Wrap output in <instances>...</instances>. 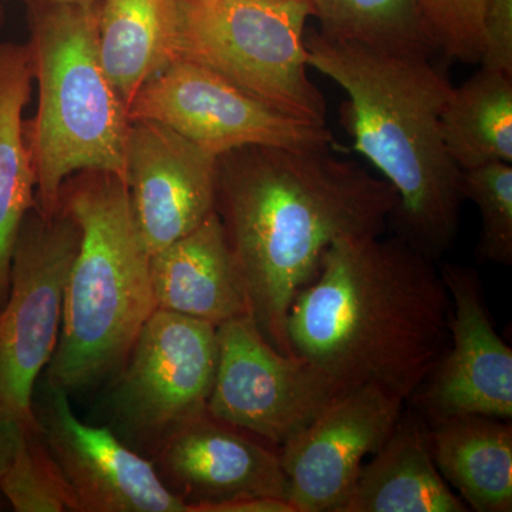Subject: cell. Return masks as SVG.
<instances>
[{
  "label": "cell",
  "instance_id": "1",
  "mask_svg": "<svg viewBox=\"0 0 512 512\" xmlns=\"http://www.w3.org/2000/svg\"><path fill=\"white\" fill-rule=\"evenodd\" d=\"M397 194L329 150L242 147L217 158L215 212L262 335L293 355L286 320L339 238L382 235Z\"/></svg>",
  "mask_w": 512,
  "mask_h": 512
},
{
  "label": "cell",
  "instance_id": "2",
  "mask_svg": "<svg viewBox=\"0 0 512 512\" xmlns=\"http://www.w3.org/2000/svg\"><path fill=\"white\" fill-rule=\"evenodd\" d=\"M451 299L436 262L399 238H339L293 299V355L339 392L377 384L409 400L446 352Z\"/></svg>",
  "mask_w": 512,
  "mask_h": 512
},
{
  "label": "cell",
  "instance_id": "3",
  "mask_svg": "<svg viewBox=\"0 0 512 512\" xmlns=\"http://www.w3.org/2000/svg\"><path fill=\"white\" fill-rule=\"evenodd\" d=\"M308 64L348 94L342 124L353 147L392 185L394 237L436 262L460 228L463 171L448 154L441 113L454 86L427 55L305 35Z\"/></svg>",
  "mask_w": 512,
  "mask_h": 512
},
{
  "label": "cell",
  "instance_id": "4",
  "mask_svg": "<svg viewBox=\"0 0 512 512\" xmlns=\"http://www.w3.org/2000/svg\"><path fill=\"white\" fill-rule=\"evenodd\" d=\"M57 207L76 220L80 245L45 382L72 394L117 375L157 306L150 254L120 177L103 171L74 174L64 181Z\"/></svg>",
  "mask_w": 512,
  "mask_h": 512
},
{
  "label": "cell",
  "instance_id": "5",
  "mask_svg": "<svg viewBox=\"0 0 512 512\" xmlns=\"http://www.w3.org/2000/svg\"><path fill=\"white\" fill-rule=\"evenodd\" d=\"M33 79L39 106L26 127L43 214L57 210L67 178L103 171L126 183L130 119L99 50L100 3L62 5L28 0Z\"/></svg>",
  "mask_w": 512,
  "mask_h": 512
},
{
  "label": "cell",
  "instance_id": "6",
  "mask_svg": "<svg viewBox=\"0 0 512 512\" xmlns=\"http://www.w3.org/2000/svg\"><path fill=\"white\" fill-rule=\"evenodd\" d=\"M178 8L173 59L207 67L288 116L326 126L325 97L308 74L309 0H178Z\"/></svg>",
  "mask_w": 512,
  "mask_h": 512
},
{
  "label": "cell",
  "instance_id": "7",
  "mask_svg": "<svg viewBox=\"0 0 512 512\" xmlns=\"http://www.w3.org/2000/svg\"><path fill=\"white\" fill-rule=\"evenodd\" d=\"M217 365V326L156 309L111 379L110 429L153 457L174 431L207 410Z\"/></svg>",
  "mask_w": 512,
  "mask_h": 512
},
{
  "label": "cell",
  "instance_id": "8",
  "mask_svg": "<svg viewBox=\"0 0 512 512\" xmlns=\"http://www.w3.org/2000/svg\"><path fill=\"white\" fill-rule=\"evenodd\" d=\"M80 228L57 207L46 215L33 207L13 251L8 299L0 309V410L28 424L36 383L49 365L62 330L64 292Z\"/></svg>",
  "mask_w": 512,
  "mask_h": 512
},
{
  "label": "cell",
  "instance_id": "9",
  "mask_svg": "<svg viewBox=\"0 0 512 512\" xmlns=\"http://www.w3.org/2000/svg\"><path fill=\"white\" fill-rule=\"evenodd\" d=\"M128 119L163 124L215 157L242 147L329 150L335 143L328 127L288 116L184 59L143 84Z\"/></svg>",
  "mask_w": 512,
  "mask_h": 512
},
{
  "label": "cell",
  "instance_id": "10",
  "mask_svg": "<svg viewBox=\"0 0 512 512\" xmlns=\"http://www.w3.org/2000/svg\"><path fill=\"white\" fill-rule=\"evenodd\" d=\"M218 365L207 410L281 447L339 392L311 363L279 352L251 315L217 326Z\"/></svg>",
  "mask_w": 512,
  "mask_h": 512
},
{
  "label": "cell",
  "instance_id": "11",
  "mask_svg": "<svg viewBox=\"0 0 512 512\" xmlns=\"http://www.w3.org/2000/svg\"><path fill=\"white\" fill-rule=\"evenodd\" d=\"M406 400L377 384L339 393L279 447L289 501L298 512H339L366 458L393 433Z\"/></svg>",
  "mask_w": 512,
  "mask_h": 512
},
{
  "label": "cell",
  "instance_id": "12",
  "mask_svg": "<svg viewBox=\"0 0 512 512\" xmlns=\"http://www.w3.org/2000/svg\"><path fill=\"white\" fill-rule=\"evenodd\" d=\"M69 396L45 382L33 399V413L77 512H188L161 483L150 458L128 447L110 427L80 420Z\"/></svg>",
  "mask_w": 512,
  "mask_h": 512
},
{
  "label": "cell",
  "instance_id": "13",
  "mask_svg": "<svg viewBox=\"0 0 512 512\" xmlns=\"http://www.w3.org/2000/svg\"><path fill=\"white\" fill-rule=\"evenodd\" d=\"M451 299L446 352L410 397L427 419L478 414L512 419V350L494 328L480 275L468 266L443 264Z\"/></svg>",
  "mask_w": 512,
  "mask_h": 512
},
{
  "label": "cell",
  "instance_id": "14",
  "mask_svg": "<svg viewBox=\"0 0 512 512\" xmlns=\"http://www.w3.org/2000/svg\"><path fill=\"white\" fill-rule=\"evenodd\" d=\"M150 460L188 512H210L239 498L289 500L279 447L208 410L174 431Z\"/></svg>",
  "mask_w": 512,
  "mask_h": 512
},
{
  "label": "cell",
  "instance_id": "15",
  "mask_svg": "<svg viewBox=\"0 0 512 512\" xmlns=\"http://www.w3.org/2000/svg\"><path fill=\"white\" fill-rule=\"evenodd\" d=\"M217 158L156 121H130L126 185L150 256L190 234L215 211Z\"/></svg>",
  "mask_w": 512,
  "mask_h": 512
},
{
  "label": "cell",
  "instance_id": "16",
  "mask_svg": "<svg viewBox=\"0 0 512 512\" xmlns=\"http://www.w3.org/2000/svg\"><path fill=\"white\" fill-rule=\"evenodd\" d=\"M150 278L161 311L215 326L251 315L247 289L215 211L190 234L150 256Z\"/></svg>",
  "mask_w": 512,
  "mask_h": 512
},
{
  "label": "cell",
  "instance_id": "17",
  "mask_svg": "<svg viewBox=\"0 0 512 512\" xmlns=\"http://www.w3.org/2000/svg\"><path fill=\"white\" fill-rule=\"evenodd\" d=\"M370 457L339 512L470 511L437 470L420 414L403 412Z\"/></svg>",
  "mask_w": 512,
  "mask_h": 512
},
{
  "label": "cell",
  "instance_id": "18",
  "mask_svg": "<svg viewBox=\"0 0 512 512\" xmlns=\"http://www.w3.org/2000/svg\"><path fill=\"white\" fill-rule=\"evenodd\" d=\"M429 421L427 440L434 464L468 510L511 512V420L453 414Z\"/></svg>",
  "mask_w": 512,
  "mask_h": 512
},
{
  "label": "cell",
  "instance_id": "19",
  "mask_svg": "<svg viewBox=\"0 0 512 512\" xmlns=\"http://www.w3.org/2000/svg\"><path fill=\"white\" fill-rule=\"evenodd\" d=\"M33 80L29 43L0 42V309L8 299L20 227L37 205L35 170L23 121Z\"/></svg>",
  "mask_w": 512,
  "mask_h": 512
},
{
  "label": "cell",
  "instance_id": "20",
  "mask_svg": "<svg viewBox=\"0 0 512 512\" xmlns=\"http://www.w3.org/2000/svg\"><path fill=\"white\" fill-rule=\"evenodd\" d=\"M178 0H101V63L127 110L138 90L173 59Z\"/></svg>",
  "mask_w": 512,
  "mask_h": 512
},
{
  "label": "cell",
  "instance_id": "21",
  "mask_svg": "<svg viewBox=\"0 0 512 512\" xmlns=\"http://www.w3.org/2000/svg\"><path fill=\"white\" fill-rule=\"evenodd\" d=\"M440 121L448 154L461 171L512 164V74L481 66L454 87Z\"/></svg>",
  "mask_w": 512,
  "mask_h": 512
},
{
  "label": "cell",
  "instance_id": "22",
  "mask_svg": "<svg viewBox=\"0 0 512 512\" xmlns=\"http://www.w3.org/2000/svg\"><path fill=\"white\" fill-rule=\"evenodd\" d=\"M320 33L363 45L421 53L436 47L419 0H309Z\"/></svg>",
  "mask_w": 512,
  "mask_h": 512
},
{
  "label": "cell",
  "instance_id": "23",
  "mask_svg": "<svg viewBox=\"0 0 512 512\" xmlns=\"http://www.w3.org/2000/svg\"><path fill=\"white\" fill-rule=\"evenodd\" d=\"M0 495L18 512H77L72 491L37 423L26 427L18 453L0 480Z\"/></svg>",
  "mask_w": 512,
  "mask_h": 512
},
{
  "label": "cell",
  "instance_id": "24",
  "mask_svg": "<svg viewBox=\"0 0 512 512\" xmlns=\"http://www.w3.org/2000/svg\"><path fill=\"white\" fill-rule=\"evenodd\" d=\"M463 194L480 212L478 262L512 265V164L494 163L463 171Z\"/></svg>",
  "mask_w": 512,
  "mask_h": 512
},
{
  "label": "cell",
  "instance_id": "25",
  "mask_svg": "<svg viewBox=\"0 0 512 512\" xmlns=\"http://www.w3.org/2000/svg\"><path fill=\"white\" fill-rule=\"evenodd\" d=\"M436 50L461 63H480L485 0H419Z\"/></svg>",
  "mask_w": 512,
  "mask_h": 512
},
{
  "label": "cell",
  "instance_id": "26",
  "mask_svg": "<svg viewBox=\"0 0 512 512\" xmlns=\"http://www.w3.org/2000/svg\"><path fill=\"white\" fill-rule=\"evenodd\" d=\"M478 64L512 74V0H485L484 46Z\"/></svg>",
  "mask_w": 512,
  "mask_h": 512
},
{
  "label": "cell",
  "instance_id": "27",
  "mask_svg": "<svg viewBox=\"0 0 512 512\" xmlns=\"http://www.w3.org/2000/svg\"><path fill=\"white\" fill-rule=\"evenodd\" d=\"M28 426L32 424L25 423L13 414L0 410V480L9 470L13 458L18 453L20 441Z\"/></svg>",
  "mask_w": 512,
  "mask_h": 512
},
{
  "label": "cell",
  "instance_id": "28",
  "mask_svg": "<svg viewBox=\"0 0 512 512\" xmlns=\"http://www.w3.org/2000/svg\"><path fill=\"white\" fill-rule=\"evenodd\" d=\"M210 512H298L285 498L248 497L215 505Z\"/></svg>",
  "mask_w": 512,
  "mask_h": 512
},
{
  "label": "cell",
  "instance_id": "29",
  "mask_svg": "<svg viewBox=\"0 0 512 512\" xmlns=\"http://www.w3.org/2000/svg\"><path fill=\"white\" fill-rule=\"evenodd\" d=\"M28 2V0H25ZM37 2H46V3H62V5H96V3H100L101 0H37Z\"/></svg>",
  "mask_w": 512,
  "mask_h": 512
},
{
  "label": "cell",
  "instance_id": "30",
  "mask_svg": "<svg viewBox=\"0 0 512 512\" xmlns=\"http://www.w3.org/2000/svg\"><path fill=\"white\" fill-rule=\"evenodd\" d=\"M185 2H192V3H210V2H215V0H185Z\"/></svg>",
  "mask_w": 512,
  "mask_h": 512
},
{
  "label": "cell",
  "instance_id": "31",
  "mask_svg": "<svg viewBox=\"0 0 512 512\" xmlns=\"http://www.w3.org/2000/svg\"><path fill=\"white\" fill-rule=\"evenodd\" d=\"M3 18H5V13H3V8L0 6V25H2Z\"/></svg>",
  "mask_w": 512,
  "mask_h": 512
}]
</instances>
